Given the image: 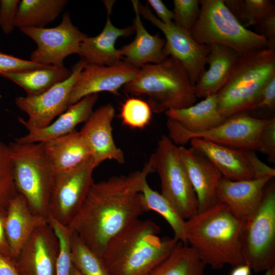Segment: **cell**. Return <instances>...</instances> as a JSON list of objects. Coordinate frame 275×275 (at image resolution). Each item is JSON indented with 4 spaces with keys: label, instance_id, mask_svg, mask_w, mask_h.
<instances>
[{
    "label": "cell",
    "instance_id": "obj_1",
    "mask_svg": "<svg viewBox=\"0 0 275 275\" xmlns=\"http://www.w3.org/2000/svg\"><path fill=\"white\" fill-rule=\"evenodd\" d=\"M154 171L152 154L142 170L93 182L78 212L68 226L101 257L108 242L148 211L141 193Z\"/></svg>",
    "mask_w": 275,
    "mask_h": 275
},
{
    "label": "cell",
    "instance_id": "obj_2",
    "mask_svg": "<svg viewBox=\"0 0 275 275\" xmlns=\"http://www.w3.org/2000/svg\"><path fill=\"white\" fill-rule=\"evenodd\" d=\"M244 222L226 205L218 202L185 221L186 244L195 250L205 266L214 269L244 264L241 244Z\"/></svg>",
    "mask_w": 275,
    "mask_h": 275
},
{
    "label": "cell",
    "instance_id": "obj_3",
    "mask_svg": "<svg viewBox=\"0 0 275 275\" xmlns=\"http://www.w3.org/2000/svg\"><path fill=\"white\" fill-rule=\"evenodd\" d=\"M160 231L155 222L138 218L113 237L101 256L111 275H148L179 242L160 238Z\"/></svg>",
    "mask_w": 275,
    "mask_h": 275
},
{
    "label": "cell",
    "instance_id": "obj_4",
    "mask_svg": "<svg viewBox=\"0 0 275 275\" xmlns=\"http://www.w3.org/2000/svg\"><path fill=\"white\" fill-rule=\"evenodd\" d=\"M123 88L132 95H146L155 113L185 108L196 103L198 99L186 70L172 57L157 64L142 66L135 77Z\"/></svg>",
    "mask_w": 275,
    "mask_h": 275
},
{
    "label": "cell",
    "instance_id": "obj_5",
    "mask_svg": "<svg viewBox=\"0 0 275 275\" xmlns=\"http://www.w3.org/2000/svg\"><path fill=\"white\" fill-rule=\"evenodd\" d=\"M275 76V50H255L240 55L226 83L216 94L218 109L228 118L256 109L264 88Z\"/></svg>",
    "mask_w": 275,
    "mask_h": 275
},
{
    "label": "cell",
    "instance_id": "obj_6",
    "mask_svg": "<svg viewBox=\"0 0 275 275\" xmlns=\"http://www.w3.org/2000/svg\"><path fill=\"white\" fill-rule=\"evenodd\" d=\"M200 12L189 32L201 44L227 46L240 55L269 48L266 38L244 27L224 0H199Z\"/></svg>",
    "mask_w": 275,
    "mask_h": 275
},
{
    "label": "cell",
    "instance_id": "obj_7",
    "mask_svg": "<svg viewBox=\"0 0 275 275\" xmlns=\"http://www.w3.org/2000/svg\"><path fill=\"white\" fill-rule=\"evenodd\" d=\"M8 145L13 178L17 193L31 211L48 219V204L54 175L44 154L42 143Z\"/></svg>",
    "mask_w": 275,
    "mask_h": 275
},
{
    "label": "cell",
    "instance_id": "obj_8",
    "mask_svg": "<svg viewBox=\"0 0 275 275\" xmlns=\"http://www.w3.org/2000/svg\"><path fill=\"white\" fill-rule=\"evenodd\" d=\"M245 264L255 273L275 266V186L267 185L261 202L244 222L241 237Z\"/></svg>",
    "mask_w": 275,
    "mask_h": 275
},
{
    "label": "cell",
    "instance_id": "obj_9",
    "mask_svg": "<svg viewBox=\"0 0 275 275\" xmlns=\"http://www.w3.org/2000/svg\"><path fill=\"white\" fill-rule=\"evenodd\" d=\"M178 147L168 136L162 135L152 155L154 171L160 180V194L186 220L198 212V202Z\"/></svg>",
    "mask_w": 275,
    "mask_h": 275
},
{
    "label": "cell",
    "instance_id": "obj_10",
    "mask_svg": "<svg viewBox=\"0 0 275 275\" xmlns=\"http://www.w3.org/2000/svg\"><path fill=\"white\" fill-rule=\"evenodd\" d=\"M268 119L253 117L248 112L228 118L221 124L205 131L190 132L168 119L169 137L178 146H184L194 138L206 140L221 145L259 151V137Z\"/></svg>",
    "mask_w": 275,
    "mask_h": 275
},
{
    "label": "cell",
    "instance_id": "obj_11",
    "mask_svg": "<svg viewBox=\"0 0 275 275\" xmlns=\"http://www.w3.org/2000/svg\"><path fill=\"white\" fill-rule=\"evenodd\" d=\"M95 166L91 157L70 170L54 175L48 204V217L68 226L82 206L93 183Z\"/></svg>",
    "mask_w": 275,
    "mask_h": 275
},
{
    "label": "cell",
    "instance_id": "obj_12",
    "mask_svg": "<svg viewBox=\"0 0 275 275\" xmlns=\"http://www.w3.org/2000/svg\"><path fill=\"white\" fill-rule=\"evenodd\" d=\"M37 44L30 57L35 63L63 67L64 59L72 54H79L80 45L87 36L72 23L68 12L60 24L51 28L24 27L19 29Z\"/></svg>",
    "mask_w": 275,
    "mask_h": 275
},
{
    "label": "cell",
    "instance_id": "obj_13",
    "mask_svg": "<svg viewBox=\"0 0 275 275\" xmlns=\"http://www.w3.org/2000/svg\"><path fill=\"white\" fill-rule=\"evenodd\" d=\"M86 64L81 59L72 67L67 79L40 94L16 98V105L28 117L26 120L19 118L18 121L28 131L48 126L66 111L73 87Z\"/></svg>",
    "mask_w": 275,
    "mask_h": 275
},
{
    "label": "cell",
    "instance_id": "obj_14",
    "mask_svg": "<svg viewBox=\"0 0 275 275\" xmlns=\"http://www.w3.org/2000/svg\"><path fill=\"white\" fill-rule=\"evenodd\" d=\"M192 147L203 153L223 178L233 181L274 177L275 170L262 162L255 152L229 147L199 138L190 140Z\"/></svg>",
    "mask_w": 275,
    "mask_h": 275
},
{
    "label": "cell",
    "instance_id": "obj_15",
    "mask_svg": "<svg viewBox=\"0 0 275 275\" xmlns=\"http://www.w3.org/2000/svg\"><path fill=\"white\" fill-rule=\"evenodd\" d=\"M141 16L159 29L165 37L163 53L166 57L178 60L187 71L193 85L205 70L209 45L196 41L190 32L176 25L173 22L165 24L159 20L147 5L139 4Z\"/></svg>",
    "mask_w": 275,
    "mask_h": 275
},
{
    "label": "cell",
    "instance_id": "obj_16",
    "mask_svg": "<svg viewBox=\"0 0 275 275\" xmlns=\"http://www.w3.org/2000/svg\"><path fill=\"white\" fill-rule=\"evenodd\" d=\"M139 70L123 60L111 66L87 63L73 87L69 106L86 96L99 92L118 95L121 88L131 81Z\"/></svg>",
    "mask_w": 275,
    "mask_h": 275
},
{
    "label": "cell",
    "instance_id": "obj_17",
    "mask_svg": "<svg viewBox=\"0 0 275 275\" xmlns=\"http://www.w3.org/2000/svg\"><path fill=\"white\" fill-rule=\"evenodd\" d=\"M59 248L49 222L38 228L14 259L20 275H56Z\"/></svg>",
    "mask_w": 275,
    "mask_h": 275
},
{
    "label": "cell",
    "instance_id": "obj_18",
    "mask_svg": "<svg viewBox=\"0 0 275 275\" xmlns=\"http://www.w3.org/2000/svg\"><path fill=\"white\" fill-rule=\"evenodd\" d=\"M178 154L196 195L198 212L217 203V190L223 176L214 164L201 151L191 147L178 146Z\"/></svg>",
    "mask_w": 275,
    "mask_h": 275
},
{
    "label": "cell",
    "instance_id": "obj_19",
    "mask_svg": "<svg viewBox=\"0 0 275 275\" xmlns=\"http://www.w3.org/2000/svg\"><path fill=\"white\" fill-rule=\"evenodd\" d=\"M115 115L112 104L102 105L92 113L79 131L90 149L96 168L107 159L120 164L125 162L123 152L113 138L112 124Z\"/></svg>",
    "mask_w": 275,
    "mask_h": 275
},
{
    "label": "cell",
    "instance_id": "obj_20",
    "mask_svg": "<svg viewBox=\"0 0 275 275\" xmlns=\"http://www.w3.org/2000/svg\"><path fill=\"white\" fill-rule=\"evenodd\" d=\"M273 177L233 181L222 178L218 185L219 202L226 205L237 218L245 222L257 210L265 189Z\"/></svg>",
    "mask_w": 275,
    "mask_h": 275
},
{
    "label": "cell",
    "instance_id": "obj_21",
    "mask_svg": "<svg viewBox=\"0 0 275 275\" xmlns=\"http://www.w3.org/2000/svg\"><path fill=\"white\" fill-rule=\"evenodd\" d=\"M98 98V94L86 96L70 105L48 126L28 131L26 135L15 141L22 144L44 143L73 132L78 125L89 118Z\"/></svg>",
    "mask_w": 275,
    "mask_h": 275
},
{
    "label": "cell",
    "instance_id": "obj_22",
    "mask_svg": "<svg viewBox=\"0 0 275 275\" xmlns=\"http://www.w3.org/2000/svg\"><path fill=\"white\" fill-rule=\"evenodd\" d=\"M105 5L107 17L101 32L95 37L87 36L80 45L78 55L87 63L111 66L122 61L119 50L115 47L116 42L120 37L130 36L134 30L133 26L122 29L115 26L110 18L112 5Z\"/></svg>",
    "mask_w": 275,
    "mask_h": 275
},
{
    "label": "cell",
    "instance_id": "obj_23",
    "mask_svg": "<svg viewBox=\"0 0 275 275\" xmlns=\"http://www.w3.org/2000/svg\"><path fill=\"white\" fill-rule=\"evenodd\" d=\"M48 219L33 213L25 198L17 193L7 208L5 231L11 255L14 259L33 232Z\"/></svg>",
    "mask_w": 275,
    "mask_h": 275
},
{
    "label": "cell",
    "instance_id": "obj_24",
    "mask_svg": "<svg viewBox=\"0 0 275 275\" xmlns=\"http://www.w3.org/2000/svg\"><path fill=\"white\" fill-rule=\"evenodd\" d=\"M139 1H131L135 14L134 39L118 49L122 60L138 68L148 64H157L167 57L163 53L165 39L158 35L150 34L144 26L139 11Z\"/></svg>",
    "mask_w": 275,
    "mask_h": 275
},
{
    "label": "cell",
    "instance_id": "obj_25",
    "mask_svg": "<svg viewBox=\"0 0 275 275\" xmlns=\"http://www.w3.org/2000/svg\"><path fill=\"white\" fill-rule=\"evenodd\" d=\"M209 46L206 58L208 68L195 85L198 98L216 94L226 83L240 56L233 49L223 45L213 44Z\"/></svg>",
    "mask_w": 275,
    "mask_h": 275
},
{
    "label": "cell",
    "instance_id": "obj_26",
    "mask_svg": "<svg viewBox=\"0 0 275 275\" xmlns=\"http://www.w3.org/2000/svg\"><path fill=\"white\" fill-rule=\"evenodd\" d=\"M45 158L54 175L72 169L91 157L79 131L42 143Z\"/></svg>",
    "mask_w": 275,
    "mask_h": 275
},
{
    "label": "cell",
    "instance_id": "obj_27",
    "mask_svg": "<svg viewBox=\"0 0 275 275\" xmlns=\"http://www.w3.org/2000/svg\"><path fill=\"white\" fill-rule=\"evenodd\" d=\"M164 113L168 119L175 121L190 132L208 130L227 119L218 109L216 94L206 96L200 102L188 107L170 109Z\"/></svg>",
    "mask_w": 275,
    "mask_h": 275
},
{
    "label": "cell",
    "instance_id": "obj_28",
    "mask_svg": "<svg viewBox=\"0 0 275 275\" xmlns=\"http://www.w3.org/2000/svg\"><path fill=\"white\" fill-rule=\"evenodd\" d=\"M71 74V71L64 66H50L21 72L1 73L0 76L23 88L26 95L33 96L40 94L66 80Z\"/></svg>",
    "mask_w": 275,
    "mask_h": 275
},
{
    "label": "cell",
    "instance_id": "obj_29",
    "mask_svg": "<svg viewBox=\"0 0 275 275\" xmlns=\"http://www.w3.org/2000/svg\"><path fill=\"white\" fill-rule=\"evenodd\" d=\"M68 2L66 0H22L17 9L15 27L44 28L58 17Z\"/></svg>",
    "mask_w": 275,
    "mask_h": 275
},
{
    "label": "cell",
    "instance_id": "obj_30",
    "mask_svg": "<svg viewBox=\"0 0 275 275\" xmlns=\"http://www.w3.org/2000/svg\"><path fill=\"white\" fill-rule=\"evenodd\" d=\"M205 267L192 247L179 241L171 253L148 275H205Z\"/></svg>",
    "mask_w": 275,
    "mask_h": 275
},
{
    "label": "cell",
    "instance_id": "obj_31",
    "mask_svg": "<svg viewBox=\"0 0 275 275\" xmlns=\"http://www.w3.org/2000/svg\"><path fill=\"white\" fill-rule=\"evenodd\" d=\"M141 193L148 211L153 210L162 216L172 229L174 238L186 243L185 235L186 220L161 194L151 188L147 180L143 184Z\"/></svg>",
    "mask_w": 275,
    "mask_h": 275
},
{
    "label": "cell",
    "instance_id": "obj_32",
    "mask_svg": "<svg viewBox=\"0 0 275 275\" xmlns=\"http://www.w3.org/2000/svg\"><path fill=\"white\" fill-rule=\"evenodd\" d=\"M243 26L257 25L268 15L275 12L274 3L270 0H224Z\"/></svg>",
    "mask_w": 275,
    "mask_h": 275
},
{
    "label": "cell",
    "instance_id": "obj_33",
    "mask_svg": "<svg viewBox=\"0 0 275 275\" xmlns=\"http://www.w3.org/2000/svg\"><path fill=\"white\" fill-rule=\"evenodd\" d=\"M71 232L72 264L84 275H111L102 258L91 250L76 234Z\"/></svg>",
    "mask_w": 275,
    "mask_h": 275
},
{
    "label": "cell",
    "instance_id": "obj_34",
    "mask_svg": "<svg viewBox=\"0 0 275 275\" xmlns=\"http://www.w3.org/2000/svg\"><path fill=\"white\" fill-rule=\"evenodd\" d=\"M152 113L147 102L131 97L122 104L119 116L125 125L132 128L143 129L150 123Z\"/></svg>",
    "mask_w": 275,
    "mask_h": 275
},
{
    "label": "cell",
    "instance_id": "obj_35",
    "mask_svg": "<svg viewBox=\"0 0 275 275\" xmlns=\"http://www.w3.org/2000/svg\"><path fill=\"white\" fill-rule=\"evenodd\" d=\"M17 194L9 147L0 141V206L7 208Z\"/></svg>",
    "mask_w": 275,
    "mask_h": 275
},
{
    "label": "cell",
    "instance_id": "obj_36",
    "mask_svg": "<svg viewBox=\"0 0 275 275\" xmlns=\"http://www.w3.org/2000/svg\"><path fill=\"white\" fill-rule=\"evenodd\" d=\"M48 222L56 233L59 242V253L57 258L56 275H69L72 266L71 257V232L64 226L51 217Z\"/></svg>",
    "mask_w": 275,
    "mask_h": 275
},
{
    "label": "cell",
    "instance_id": "obj_37",
    "mask_svg": "<svg viewBox=\"0 0 275 275\" xmlns=\"http://www.w3.org/2000/svg\"><path fill=\"white\" fill-rule=\"evenodd\" d=\"M173 4V23L189 32L199 16V0H174Z\"/></svg>",
    "mask_w": 275,
    "mask_h": 275
},
{
    "label": "cell",
    "instance_id": "obj_38",
    "mask_svg": "<svg viewBox=\"0 0 275 275\" xmlns=\"http://www.w3.org/2000/svg\"><path fill=\"white\" fill-rule=\"evenodd\" d=\"M45 66L31 60H23L0 51V74L18 72L45 68Z\"/></svg>",
    "mask_w": 275,
    "mask_h": 275
},
{
    "label": "cell",
    "instance_id": "obj_39",
    "mask_svg": "<svg viewBox=\"0 0 275 275\" xmlns=\"http://www.w3.org/2000/svg\"><path fill=\"white\" fill-rule=\"evenodd\" d=\"M259 152L267 156L272 163L275 161V118L268 119L267 123L261 132Z\"/></svg>",
    "mask_w": 275,
    "mask_h": 275
},
{
    "label": "cell",
    "instance_id": "obj_40",
    "mask_svg": "<svg viewBox=\"0 0 275 275\" xmlns=\"http://www.w3.org/2000/svg\"><path fill=\"white\" fill-rule=\"evenodd\" d=\"M19 3V0H0V27L5 34L11 33L15 28Z\"/></svg>",
    "mask_w": 275,
    "mask_h": 275
},
{
    "label": "cell",
    "instance_id": "obj_41",
    "mask_svg": "<svg viewBox=\"0 0 275 275\" xmlns=\"http://www.w3.org/2000/svg\"><path fill=\"white\" fill-rule=\"evenodd\" d=\"M269 43V48L274 49L275 47V12L265 17L257 25Z\"/></svg>",
    "mask_w": 275,
    "mask_h": 275
},
{
    "label": "cell",
    "instance_id": "obj_42",
    "mask_svg": "<svg viewBox=\"0 0 275 275\" xmlns=\"http://www.w3.org/2000/svg\"><path fill=\"white\" fill-rule=\"evenodd\" d=\"M147 3L154 10L157 18L165 24H170L174 19L173 11L169 9L161 0H148Z\"/></svg>",
    "mask_w": 275,
    "mask_h": 275
},
{
    "label": "cell",
    "instance_id": "obj_43",
    "mask_svg": "<svg viewBox=\"0 0 275 275\" xmlns=\"http://www.w3.org/2000/svg\"><path fill=\"white\" fill-rule=\"evenodd\" d=\"M275 105V76L272 77L264 88L258 107L273 108Z\"/></svg>",
    "mask_w": 275,
    "mask_h": 275
},
{
    "label": "cell",
    "instance_id": "obj_44",
    "mask_svg": "<svg viewBox=\"0 0 275 275\" xmlns=\"http://www.w3.org/2000/svg\"><path fill=\"white\" fill-rule=\"evenodd\" d=\"M6 212L7 208L0 206V254L12 258L5 231Z\"/></svg>",
    "mask_w": 275,
    "mask_h": 275
},
{
    "label": "cell",
    "instance_id": "obj_45",
    "mask_svg": "<svg viewBox=\"0 0 275 275\" xmlns=\"http://www.w3.org/2000/svg\"><path fill=\"white\" fill-rule=\"evenodd\" d=\"M0 275H20L11 257L0 254Z\"/></svg>",
    "mask_w": 275,
    "mask_h": 275
},
{
    "label": "cell",
    "instance_id": "obj_46",
    "mask_svg": "<svg viewBox=\"0 0 275 275\" xmlns=\"http://www.w3.org/2000/svg\"><path fill=\"white\" fill-rule=\"evenodd\" d=\"M251 271L249 266L244 263L233 267L230 275H251Z\"/></svg>",
    "mask_w": 275,
    "mask_h": 275
},
{
    "label": "cell",
    "instance_id": "obj_47",
    "mask_svg": "<svg viewBox=\"0 0 275 275\" xmlns=\"http://www.w3.org/2000/svg\"><path fill=\"white\" fill-rule=\"evenodd\" d=\"M69 275H84L73 264Z\"/></svg>",
    "mask_w": 275,
    "mask_h": 275
},
{
    "label": "cell",
    "instance_id": "obj_48",
    "mask_svg": "<svg viewBox=\"0 0 275 275\" xmlns=\"http://www.w3.org/2000/svg\"><path fill=\"white\" fill-rule=\"evenodd\" d=\"M265 275H275V266L265 271Z\"/></svg>",
    "mask_w": 275,
    "mask_h": 275
}]
</instances>
